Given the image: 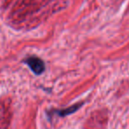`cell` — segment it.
<instances>
[{"mask_svg": "<svg viewBox=\"0 0 129 129\" xmlns=\"http://www.w3.org/2000/svg\"><path fill=\"white\" fill-rule=\"evenodd\" d=\"M23 63H25L27 67H29L31 71L34 73L36 75H41L45 72L46 66L45 63L41 57L37 56H28L26 57L23 60Z\"/></svg>", "mask_w": 129, "mask_h": 129, "instance_id": "obj_1", "label": "cell"}, {"mask_svg": "<svg viewBox=\"0 0 129 129\" xmlns=\"http://www.w3.org/2000/svg\"><path fill=\"white\" fill-rule=\"evenodd\" d=\"M84 103L83 102H80L77 104H74L71 106H68L67 108H64V109H59V110H52V111H49V116H57V117H61V118H64V117H67L68 115H71L73 113H74L75 111H77L81 106L83 105Z\"/></svg>", "mask_w": 129, "mask_h": 129, "instance_id": "obj_2", "label": "cell"}]
</instances>
